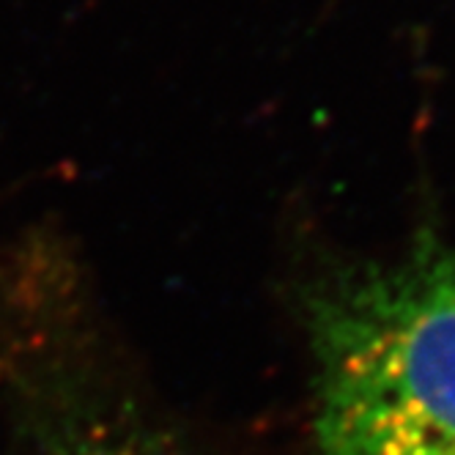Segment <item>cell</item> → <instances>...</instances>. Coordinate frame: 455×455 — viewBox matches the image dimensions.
Returning a JSON list of instances; mask_svg holds the SVG:
<instances>
[{
    "label": "cell",
    "mask_w": 455,
    "mask_h": 455,
    "mask_svg": "<svg viewBox=\"0 0 455 455\" xmlns=\"http://www.w3.org/2000/svg\"><path fill=\"white\" fill-rule=\"evenodd\" d=\"M318 455H455V258L422 234L310 305Z\"/></svg>",
    "instance_id": "1"
},
{
    "label": "cell",
    "mask_w": 455,
    "mask_h": 455,
    "mask_svg": "<svg viewBox=\"0 0 455 455\" xmlns=\"http://www.w3.org/2000/svg\"><path fill=\"white\" fill-rule=\"evenodd\" d=\"M55 455H181L159 436L132 426L93 422L60 442Z\"/></svg>",
    "instance_id": "2"
}]
</instances>
